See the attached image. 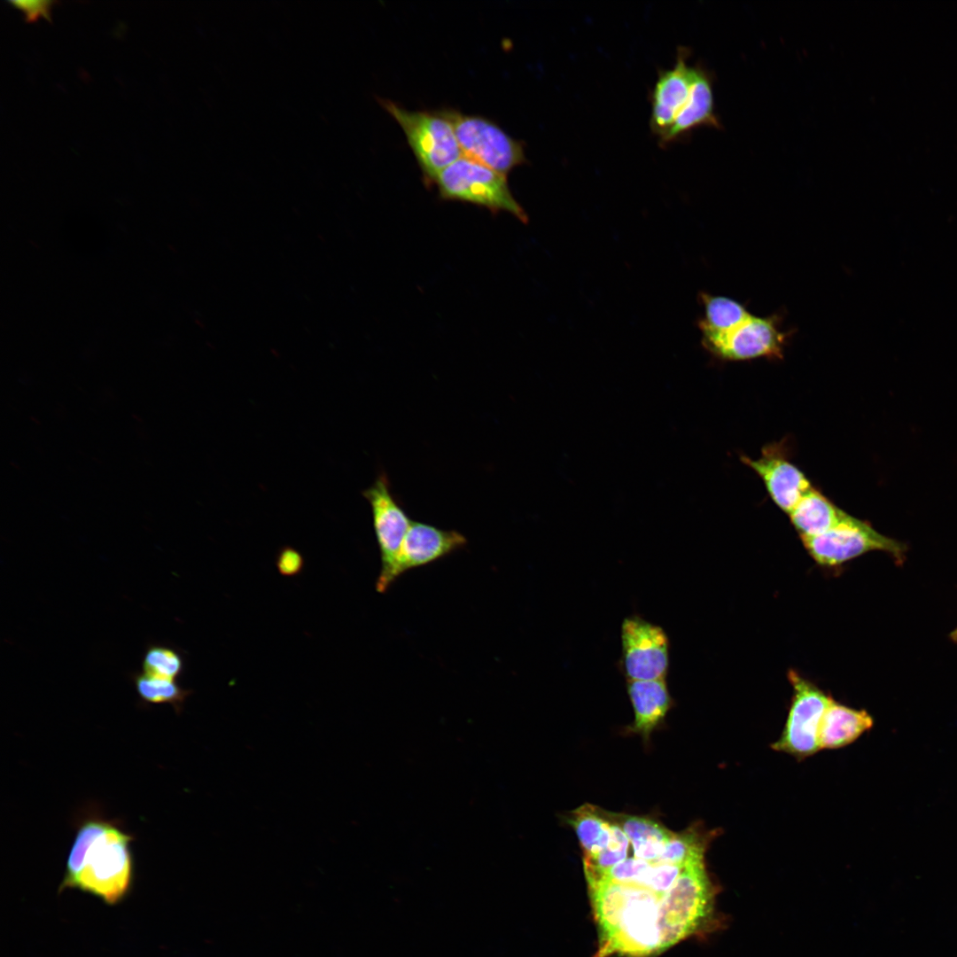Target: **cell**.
<instances>
[{
  "instance_id": "e0dca14e",
  "label": "cell",
  "mask_w": 957,
  "mask_h": 957,
  "mask_svg": "<svg viewBox=\"0 0 957 957\" xmlns=\"http://www.w3.org/2000/svg\"><path fill=\"white\" fill-rule=\"evenodd\" d=\"M800 537L823 533L838 525L847 513L815 488L806 493L789 513Z\"/></svg>"
},
{
  "instance_id": "44dd1931",
  "label": "cell",
  "mask_w": 957,
  "mask_h": 957,
  "mask_svg": "<svg viewBox=\"0 0 957 957\" xmlns=\"http://www.w3.org/2000/svg\"><path fill=\"white\" fill-rule=\"evenodd\" d=\"M701 300L704 310L698 322L701 331H727L751 315L743 305L727 297L702 293Z\"/></svg>"
},
{
  "instance_id": "2e32d148",
  "label": "cell",
  "mask_w": 957,
  "mask_h": 957,
  "mask_svg": "<svg viewBox=\"0 0 957 957\" xmlns=\"http://www.w3.org/2000/svg\"><path fill=\"white\" fill-rule=\"evenodd\" d=\"M611 821L627 836L635 858L658 862L673 834L661 823L647 817L608 813Z\"/></svg>"
},
{
  "instance_id": "6da1fadb",
  "label": "cell",
  "mask_w": 957,
  "mask_h": 957,
  "mask_svg": "<svg viewBox=\"0 0 957 957\" xmlns=\"http://www.w3.org/2000/svg\"><path fill=\"white\" fill-rule=\"evenodd\" d=\"M133 839L113 821L99 817L83 821L69 852L59 892L75 888L108 905L122 900L133 881Z\"/></svg>"
},
{
  "instance_id": "5bb4252c",
  "label": "cell",
  "mask_w": 957,
  "mask_h": 957,
  "mask_svg": "<svg viewBox=\"0 0 957 957\" xmlns=\"http://www.w3.org/2000/svg\"><path fill=\"white\" fill-rule=\"evenodd\" d=\"M626 689L634 712L631 730L648 739L673 705L665 679L626 681Z\"/></svg>"
},
{
  "instance_id": "7c38bea8",
  "label": "cell",
  "mask_w": 957,
  "mask_h": 957,
  "mask_svg": "<svg viewBox=\"0 0 957 957\" xmlns=\"http://www.w3.org/2000/svg\"><path fill=\"white\" fill-rule=\"evenodd\" d=\"M741 460L759 476L774 502L788 514L813 488L809 479L787 459L779 446L765 447L758 459L743 455Z\"/></svg>"
},
{
  "instance_id": "7a4b0ae2",
  "label": "cell",
  "mask_w": 957,
  "mask_h": 957,
  "mask_svg": "<svg viewBox=\"0 0 957 957\" xmlns=\"http://www.w3.org/2000/svg\"><path fill=\"white\" fill-rule=\"evenodd\" d=\"M380 105L399 123L422 170L425 184L463 156L451 122L440 111H410L377 97Z\"/></svg>"
},
{
  "instance_id": "5b68a950",
  "label": "cell",
  "mask_w": 957,
  "mask_h": 957,
  "mask_svg": "<svg viewBox=\"0 0 957 957\" xmlns=\"http://www.w3.org/2000/svg\"><path fill=\"white\" fill-rule=\"evenodd\" d=\"M439 111L451 122L464 157L503 175L526 162L524 143L491 120L453 108Z\"/></svg>"
},
{
  "instance_id": "30bf717a",
  "label": "cell",
  "mask_w": 957,
  "mask_h": 957,
  "mask_svg": "<svg viewBox=\"0 0 957 957\" xmlns=\"http://www.w3.org/2000/svg\"><path fill=\"white\" fill-rule=\"evenodd\" d=\"M689 55L690 51L681 46L677 50L674 66L658 70L650 93V129L658 141L668 132L689 97L695 78V66L688 63Z\"/></svg>"
},
{
  "instance_id": "7402d4cb",
  "label": "cell",
  "mask_w": 957,
  "mask_h": 957,
  "mask_svg": "<svg viewBox=\"0 0 957 957\" xmlns=\"http://www.w3.org/2000/svg\"><path fill=\"white\" fill-rule=\"evenodd\" d=\"M184 661L181 653L170 645L150 643L142 658V673L176 680L183 672Z\"/></svg>"
},
{
  "instance_id": "ffe728a7",
  "label": "cell",
  "mask_w": 957,
  "mask_h": 957,
  "mask_svg": "<svg viewBox=\"0 0 957 957\" xmlns=\"http://www.w3.org/2000/svg\"><path fill=\"white\" fill-rule=\"evenodd\" d=\"M136 691L141 701L154 704H170L176 712L182 711L191 690L181 687L176 680L160 678L135 673L131 676Z\"/></svg>"
},
{
  "instance_id": "8992f818",
  "label": "cell",
  "mask_w": 957,
  "mask_h": 957,
  "mask_svg": "<svg viewBox=\"0 0 957 957\" xmlns=\"http://www.w3.org/2000/svg\"><path fill=\"white\" fill-rule=\"evenodd\" d=\"M788 677L793 696L783 730L771 747L801 760L821 750L819 728L833 698L795 671Z\"/></svg>"
},
{
  "instance_id": "52a82bcc",
  "label": "cell",
  "mask_w": 957,
  "mask_h": 957,
  "mask_svg": "<svg viewBox=\"0 0 957 957\" xmlns=\"http://www.w3.org/2000/svg\"><path fill=\"white\" fill-rule=\"evenodd\" d=\"M777 319L774 315L759 317L751 314L727 331H701L702 344L711 354L726 361L780 359L788 335L780 331Z\"/></svg>"
},
{
  "instance_id": "9a60e30c",
  "label": "cell",
  "mask_w": 957,
  "mask_h": 957,
  "mask_svg": "<svg viewBox=\"0 0 957 957\" xmlns=\"http://www.w3.org/2000/svg\"><path fill=\"white\" fill-rule=\"evenodd\" d=\"M873 724V718L867 711L856 710L832 699L820 725V749L845 747L869 730Z\"/></svg>"
},
{
  "instance_id": "d4e9b609",
  "label": "cell",
  "mask_w": 957,
  "mask_h": 957,
  "mask_svg": "<svg viewBox=\"0 0 957 957\" xmlns=\"http://www.w3.org/2000/svg\"><path fill=\"white\" fill-rule=\"evenodd\" d=\"M304 565V560L300 552L292 548H284L277 556L276 567L284 576H294L299 574Z\"/></svg>"
},
{
  "instance_id": "cb8c5ba5",
  "label": "cell",
  "mask_w": 957,
  "mask_h": 957,
  "mask_svg": "<svg viewBox=\"0 0 957 957\" xmlns=\"http://www.w3.org/2000/svg\"><path fill=\"white\" fill-rule=\"evenodd\" d=\"M13 7L20 10L25 14V19L27 22H33L37 19L38 17H43L48 21H51L50 9L54 1L49 0H33V1H10Z\"/></svg>"
},
{
  "instance_id": "8fae6325",
  "label": "cell",
  "mask_w": 957,
  "mask_h": 957,
  "mask_svg": "<svg viewBox=\"0 0 957 957\" xmlns=\"http://www.w3.org/2000/svg\"><path fill=\"white\" fill-rule=\"evenodd\" d=\"M466 544V537L457 531L412 520L399 551L393 582L406 572L434 563Z\"/></svg>"
},
{
  "instance_id": "ba28073f",
  "label": "cell",
  "mask_w": 957,
  "mask_h": 957,
  "mask_svg": "<svg viewBox=\"0 0 957 957\" xmlns=\"http://www.w3.org/2000/svg\"><path fill=\"white\" fill-rule=\"evenodd\" d=\"M620 641V667L626 681L665 679L670 642L660 626L638 614L626 617L621 624Z\"/></svg>"
},
{
  "instance_id": "ac0fdd59",
  "label": "cell",
  "mask_w": 957,
  "mask_h": 957,
  "mask_svg": "<svg viewBox=\"0 0 957 957\" xmlns=\"http://www.w3.org/2000/svg\"><path fill=\"white\" fill-rule=\"evenodd\" d=\"M568 821L577 834L584 857L595 855L608 845L613 823L607 812L586 804L572 811Z\"/></svg>"
},
{
  "instance_id": "9c48e42d",
  "label": "cell",
  "mask_w": 957,
  "mask_h": 957,
  "mask_svg": "<svg viewBox=\"0 0 957 957\" xmlns=\"http://www.w3.org/2000/svg\"><path fill=\"white\" fill-rule=\"evenodd\" d=\"M371 508L374 532L379 548L381 569L376 589L385 593L393 583V572L402 541L412 520L392 493L385 473L362 492Z\"/></svg>"
},
{
  "instance_id": "d6986e66",
  "label": "cell",
  "mask_w": 957,
  "mask_h": 957,
  "mask_svg": "<svg viewBox=\"0 0 957 957\" xmlns=\"http://www.w3.org/2000/svg\"><path fill=\"white\" fill-rule=\"evenodd\" d=\"M716 836L717 830H707L701 823L693 824L673 834L658 862L687 866L704 860V853Z\"/></svg>"
},
{
  "instance_id": "484cf974",
  "label": "cell",
  "mask_w": 957,
  "mask_h": 957,
  "mask_svg": "<svg viewBox=\"0 0 957 957\" xmlns=\"http://www.w3.org/2000/svg\"><path fill=\"white\" fill-rule=\"evenodd\" d=\"M949 636L953 642L957 643V627L951 632Z\"/></svg>"
},
{
  "instance_id": "3957f363",
  "label": "cell",
  "mask_w": 957,
  "mask_h": 957,
  "mask_svg": "<svg viewBox=\"0 0 957 957\" xmlns=\"http://www.w3.org/2000/svg\"><path fill=\"white\" fill-rule=\"evenodd\" d=\"M433 183L444 199L472 203L492 212L505 211L523 222L528 220L510 191L506 175L463 155L444 168Z\"/></svg>"
},
{
  "instance_id": "277c9868",
  "label": "cell",
  "mask_w": 957,
  "mask_h": 957,
  "mask_svg": "<svg viewBox=\"0 0 957 957\" xmlns=\"http://www.w3.org/2000/svg\"><path fill=\"white\" fill-rule=\"evenodd\" d=\"M801 539L813 560L825 566L839 565L875 550L886 552L901 565L907 552L906 544L882 534L867 521L849 514L836 527Z\"/></svg>"
},
{
  "instance_id": "4fadbf2b",
  "label": "cell",
  "mask_w": 957,
  "mask_h": 957,
  "mask_svg": "<svg viewBox=\"0 0 957 957\" xmlns=\"http://www.w3.org/2000/svg\"><path fill=\"white\" fill-rule=\"evenodd\" d=\"M706 126L720 128L722 126L715 112L712 78L701 65L695 66V78L689 97L675 118L673 124L660 139L663 147L685 138L694 129Z\"/></svg>"
},
{
  "instance_id": "603a6c76",
  "label": "cell",
  "mask_w": 957,
  "mask_h": 957,
  "mask_svg": "<svg viewBox=\"0 0 957 957\" xmlns=\"http://www.w3.org/2000/svg\"><path fill=\"white\" fill-rule=\"evenodd\" d=\"M629 843L624 831L613 823L608 845L595 855L583 858L586 877L597 875L626 859Z\"/></svg>"
}]
</instances>
